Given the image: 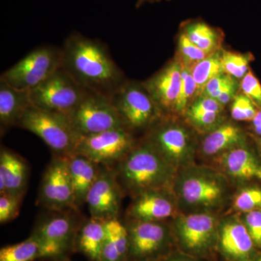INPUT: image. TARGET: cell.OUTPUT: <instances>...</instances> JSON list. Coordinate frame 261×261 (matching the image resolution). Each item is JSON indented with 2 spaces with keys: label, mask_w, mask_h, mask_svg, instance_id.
I'll return each instance as SVG.
<instances>
[{
  "label": "cell",
  "mask_w": 261,
  "mask_h": 261,
  "mask_svg": "<svg viewBox=\"0 0 261 261\" xmlns=\"http://www.w3.org/2000/svg\"><path fill=\"white\" fill-rule=\"evenodd\" d=\"M257 112V106L245 94H237L233 99L231 115L235 121H252Z\"/></svg>",
  "instance_id": "obj_33"
},
{
  "label": "cell",
  "mask_w": 261,
  "mask_h": 261,
  "mask_svg": "<svg viewBox=\"0 0 261 261\" xmlns=\"http://www.w3.org/2000/svg\"><path fill=\"white\" fill-rule=\"evenodd\" d=\"M221 59L223 70L226 74L236 80H242L248 73L249 65L253 56L250 53L241 54L222 49Z\"/></svg>",
  "instance_id": "obj_29"
},
{
  "label": "cell",
  "mask_w": 261,
  "mask_h": 261,
  "mask_svg": "<svg viewBox=\"0 0 261 261\" xmlns=\"http://www.w3.org/2000/svg\"><path fill=\"white\" fill-rule=\"evenodd\" d=\"M172 231L181 251L203 259L217 250L219 226L207 212L190 213L175 219Z\"/></svg>",
  "instance_id": "obj_7"
},
{
  "label": "cell",
  "mask_w": 261,
  "mask_h": 261,
  "mask_svg": "<svg viewBox=\"0 0 261 261\" xmlns=\"http://www.w3.org/2000/svg\"><path fill=\"white\" fill-rule=\"evenodd\" d=\"M42 260L39 243L31 235L27 240L6 245L0 250V261H36Z\"/></svg>",
  "instance_id": "obj_28"
},
{
  "label": "cell",
  "mask_w": 261,
  "mask_h": 261,
  "mask_svg": "<svg viewBox=\"0 0 261 261\" xmlns=\"http://www.w3.org/2000/svg\"><path fill=\"white\" fill-rule=\"evenodd\" d=\"M245 144L246 137L240 127L232 123H222L205 136L201 152L206 157L219 156L230 149L245 147Z\"/></svg>",
  "instance_id": "obj_22"
},
{
  "label": "cell",
  "mask_w": 261,
  "mask_h": 261,
  "mask_svg": "<svg viewBox=\"0 0 261 261\" xmlns=\"http://www.w3.org/2000/svg\"><path fill=\"white\" fill-rule=\"evenodd\" d=\"M23 197L13 194L0 195V224L9 223L18 216Z\"/></svg>",
  "instance_id": "obj_35"
},
{
  "label": "cell",
  "mask_w": 261,
  "mask_h": 261,
  "mask_svg": "<svg viewBox=\"0 0 261 261\" xmlns=\"http://www.w3.org/2000/svg\"><path fill=\"white\" fill-rule=\"evenodd\" d=\"M240 88L257 108H261V84L250 70L242 79Z\"/></svg>",
  "instance_id": "obj_36"
},
{
  "label": "cell",
  "mask_w": 261,
  "mask_h": 261,
  "mask_svg": "<svg viewBox=\"0 0 261 261\" xmlns=\"http://www.w3.org/2000/svg\"><path fill=\"white\" fill-rule=\"evenodd\" d=\"M208 56L193 44L184 33H180L178 42V58H176L182 66L190 68Z\"/></svg>",
  "instance_id": "obj_31"
},
{
  "label": "cell",
  "mask_w": 261,
  "mask_h": 261,
  "mask_svg": "<svg viewBox=\"0 0 261 261\" xmlns=\"http://www.w3.org/2000/svg\"><path fill=\"white\" fill-rule=\"evenodd\" d=\"M37 200L39 205L51 212L78 209L68 171V158L53 155L43 175Z\"/></svg>",
  "instance_id": "obj_13"
},
{
  "label": "cell",
  "mask_w": 261,
  "mask_h": 261,
  "mask_svg": "<svg viewBox=\"0 0 261 261\" xmlns=\"http://www.w3.org/2000/svg\"><path fill=\"white\" fill-rule=\"evenodd\" d=\"M68 171L77 208L86 204L91 188L97 180L100 165L80 154L68 158Z\"/></svg>",
  "instance_id": "obj_21"
},
{
  "label": "cell",
  "mask_w": 261,
  "mask_h": 261,
  "mask_svg": "<svg viewBox=\"0 0 261 261\" xmlns=\"http://www.w3.org/2000/svg\"><path fill=\"white\" fill-rule=\"evenodd\" d=\"M239 87L240 86L239 85L238 81L236 79L233 78L211 98L217 100L223 106H226L230 102H232L233 99L236 97Z\"/></svg>",
  "instance_id": "obj_39"
},
{
  "label": "cell",
  "mask_w": 261,
  "mask_h": 261,
  "mask_svg": "<svg viewBox=\"0 0 261 261\" xmlns=\"http://www.w3.org/2000/svg\"><path fill=\"white\" fill-rule=\"evenodd\" d=\"M137 141L123 128L81 137L75 154L88 158L100 166L113 167L129 153Z\"/></svg>",
  "instance_id": "obj_12"
},
{
  "label": "cell",
  "mask_w": 261,
  "mask_h": 261,
  "mask_svg": "<svg viewBox=\"0 0 261 261\" xmlns=\"http://www.w3.org/2000/svg\"><path fill=\"white\" fill-rule=\"evenodd\" d=\"M162 1V0H138L137 3V8H140L142 5L145 4L146 3H159V2ZM166 1H169V0H166Z\"/></svg>",
  "instance_id": "obj_43"
},
{
  "label": "cell",
  "mask_w": 261,
  "mask_h": 261,
  "mask_svg": "<svg viewBox=\"0 0 261 261\" xmlns=\"http://www.w3.org/2000/svg\"><path fill=\"white\" fill-rule=\"evenodd\" d=\"M37 135L53 154L68 158L75 153L81 136L73 128L69 116L31 106L18 126Z\"/></svg>",
  "instance_id": "obj_4"
},
{
  "label": "cell",
  "mask_w": 261,
  "mask_h": 261,
  "mask_svg": "<svg viewBox=\"0 0 261 261\" xmlns=\"http://www.w3.org/2000/svg\"><path fill=\"white\" fill-rule=\"evenodd\" d=\"M163 261H202V259L192 256L179 250L171 252Z\"/></svg>",
  "instance_id": "obj_41"
},
{
  "label": "cell",
  "mask_w": 261,
  "mask_h": 261,
  "mask_svg": "<svg viewBox=\"0 0 261 261\" xmlns=\"http://www.w3.org/2000/svg\"><path fill=\"white\" fill-rule=\"evenodd\" d=\"M106 234V221L89 218L79 228L75 251L83 254L90 261H99Z\"/></svg>",
  "instance_id": "obj_23"
},
{
  "label": "cell",
  "mask_w": 261,
  "mask_h": 261,
  "mask_svg": "<svg viewBox=\"0 0 261 261\" xmlns=\"http://www.w3.org/2000/svg\"><path fill=\"white\" fill-rule=\"evenodd\" d=\"M252 126L257 135L261 136V110L257 111L256 115L252 119Z\"/></svg>",
  "instance_id": "obj_42"
},
{
  "label": "cell",
  "mask_w": 261,
  "mask_h": 261,
  "mask_svg": "<svg viewBox=\"0 0 261 261\" xmlns=\"http://www.w3.org/2000/svg\"><path fill=\"white\" fill-rule=\"evenodd\" d=\"M224 107L216 99L207 96L200 95L195 98L187 108L186 113L223 112Z\"/></svg>",
  "instance_id": "obj_37"
},
{
  "label": "cell",
  "mask_w": 261,
  "mask_h": 261,
  "mask_svg": "<svg viewBox=\"0 0 261 261\" xmlns=\"http://www.w3.org/2000/svg\"><path fill=\"white\" fill-rule=\"evenodd\" d=\"M69 118L81 137L123 128L111 99L92 92L87 93Z\"/></svg>",
  "instance_id": "obj_14"
},
{
  "label": "cell",
  "mask_w": 261,
  "mask_h": 261,
  "mask_svg": "<svg viewBox=\"0 0 261 261\" xmlns=\"http://www.w3.org/2000/svg\"><path fill=\"white\" fill-rule=\"evenodd\" d=\"M228 189L223 175L211 168L192 166L176 175L173 185L175 197L190 213L207 212L221 205Z\"/></svg>",
  "instance_id": "obj_3"
},
{
  "label": "cell",
  "mask_w": 261,
  "mask_h": 261,
  "mask_svg": "<svg viewBox=\"0 0 261 261\" xmlns=\"http://www.w3.org/2000/svg\"><path fill=\"white\" fill-rule=\"evenodd\" d=\"M171 190H150L136 196L127 210L128 220L164 221L173 217L177 201Z\"/></svg>",
  "instance_id": "obj_17"
},
{
  "label": "cell",
  "mask_w": 261,
  "mask_h": 261,
  "mask_svg": "<svg viewBox=\"0 0 261 261\" xmlns=\"http://www.w3.org/2000/svg\"><path fill=\"white\" fill-rule=\"evenodd\" d=\"M129 238L127 261H163L176 244L172 228L164 221L128 220Z\"/></svg>",
  "instance_id": "obj_8"
},
{
  "label": "cell",
  "mask_w": 261,
  "mask_h": 261,
  "mask_svg": "<svg viewBox=\"0 0 261 261\" xmlns=\"http://www.w3.org/2000/svg\"><path fill=\"white\" fill-rule=\"evenodd\" d=\"M181 32L207 55L212 54L220 49L222 39L221 33L203 20H190L185 22L182 23Z\"/></svg>",
  "instance_id": "obj_26"
},
{
  "label": "cell",
  "mask_w": 261,
  "mask_h": 261,
  "mask_svg": "<svg viewBox=\"0 0 261 261\" xmlns=\"http://www.w3.org/2000/svg\"><path fill=\"white\" fill-rule=\"evenodd\" d=\"M232 79L233 77L230 76V75L226 74L225 73L214 77V79H212V80L209 81L206 84L205 87L202 89V93H201L200 95L212 97L215 94L219 92Z\"/></svg>",
  "instance_id": "obj_40"
},
{
  "label": "cell",
  "mask_w": 261,
  "mask_h": 261,
  "mask_svg": "<svg viewBox=\"0 0 261 261\" xmlns=\"http://www.w3.org/2000/svg\"><path fill=\"white\" fill-rule=\"evenodd\" d=\"M125 129L149 132L163 118L161 110L143 84L125 81L111 97Z\"/></svg>",
  "instance_id": "obj_5"
},
{
  "label": "cell",
  "mask_w": 261,
  "mask_h": 261,
  "mask_svg": "<svg viewBox=\"0 0 261 261\" xmlns=\"http://www.w3.org/2000/svg\"><path fill=\"white\" fill-rule=\"evenodd\" d=\"M182 65L177 58L142 82L163 116L174 113L181 82Z\"/></svg>",
  "instance_id": "obj_16"
},
{
  "label": "cell",
  "mask_w": 261,
  "mask_h": 261,
  "mask_svg": "<svg viewBox=\"0 0 261 261\" xmlns=\"http://www.w3.org/2000/svg\"><path fill=\"white\" fill-rule=\"evenodd\" d=\"M197 97L198 94L197 84L192 76L191 71L190 68L182 66L181 87L174 113L182 114L186 113L187 108Z\"/></svg>",
  "instance_id": "obj_30"
},
{
  "label": "cell",
  "mask_w": 261,
  "mask_h": 261,
  "mask_svg": "<svg viewBox=\"0 0 261 261\" xmlns=\"http://www.w3.org/2000/svg\"><path fill=\"white\" fill-rule=\"evenodd\" d=\"M114 168L123 192L132 197L150 190H171L177 174L145 137Z\"/></svg>",
  "instance_id": "obj_2"
},
{
  "label": "cell",
  "mask_w": 261,
  "mask_h": 261,
  "mask_svg": "<svg viewBox=\"0 0 261 261\" xmlns=\"http://www.w3.org/2000/svg\"><path fill=\"white\" fill-rule=\"evenodd\" d=\"M123 193L115 168L100 166L86 202L90 217L106 221L119 218Z\"/></svg>",
  "instance_id": "obj_15"
},
{
  "label": "cell",
  "mask_w": 261,
  "mask_h": 261,
  "mask_svg": "<svg viewBox=\"0 0 261 261\" xmlns=\"http://www.w3.org/2000/svg\"><path fill=\"white\" fill-rule=\"evenodd\" d=\"M219 163L228 176L236 179H248L260 169L255 156L245 147H236L221 154Z\"/></svg>",
  "instance_id": "obj_25"
},
{
  "label": "cell",
  "mask_w": 261,
  "mask_h": 261,
  "mask_svg": "<svg viewBox=\"0 0 261 261\" xmlns=\"http://www.w3.org/2000/svg\"><path fill=\"white\" fill-rule=\"evenodd\" d=\"M255 247L244 223L230 219L219 226L217 250L228 261H252Z\"/></svg>",
  "instance_id": "obj_18"
},
{
  "label": "cell",
  "mask_w": 261,
  "mask_h": 261,
  "mask_svg": "<svg viewBox=\"0 0 261 261\" xmlns=\"http://www.w3.org/2000/svg\"><path fill=\"white\" fill-rule=\"evenodd\" d=\"M58 261H71V260H70L69 258H65V259H63V260H58Z\"/></svg>",
  "instance_id": "obj_46"
},
{
  "label": "cell",
  "mask_w": 261,
  "mask_h": 261,
  "mask_svg": "<svg viewBox=\"0 0 261 261\" xmlns=\"http://www.w3.org/2000/svg\"><path fill=\"white\" fill-rule=\"evenodd\" d=\"M145 138L171 166H190L196 151L195 138L186 127L163 118L147 132Z\"/></svg>",
  "instance_id": "obj_11"
},
{
  "label": "cell",
  "mask_w": 261,
  "mask_h": 261,
  "mask_svg": "<svg viewBox=\"0 0 261 261\" xmlns=\"http://www.w3.org/2000/svg\"><path fill=\"white\" fill-rule=\"evenodd\" d=\"M187 119L197 129L210 132L223 123V112L186 113Z\"/></svg>",
  "instance_id": "obj_34"
},
{
  "label": "cell",
  "mask_w": 261,
  "mask_h": 261,
  "mask_svg": "<svg viewBox=\"0 0 261 261\" xmlns=\"http://www.w3.org/2000/svg\"><path fill=\"white\" fill-rule=\"evenodd\" d=\"M29 167L27 161L14 151L0 149V195H23L27 192Z\"/></svg>",
  "instance_id": "obj_19"
},
{
  "label": "cell",
  "mask_w": 261,
  "mask_h": 261,
  "mask_svg": "<svg viewBox=\"0 0 261 261\" xmlns=\"http://www.w3.org/2000/svg\"><path fill=\"white\" fill-rule=\"evenodd\" d=\"M256 176L261 180V168L258 170V171H257Z\"/></svg>",
  "instance_id": "obj_45"
},
{
  "label": "cell",
  "mask_w": 261,
  "mask_h": 261,
  "mask_svg": "<svg viewBox=\"0 0 261 261\" xmlns=\"http://www.w3.org/2000/svg\"><path fill=\"white\" fill-rule=\"evenodd\" d=\"M29 92L13 88L0 80V127L1 134L18 126L27 110L32 106Z\"/></svg>",
  "instance_id": "obj_20"
},
{
  "label": "cell",
  "mask_w": 261,
  "mask_h": 261,
  "mask_svg": "<svg viewBox=\"0 0 261 261\" xmlns=\"http://www.w3.org/2000/svg\"><path fill=\"white\" fill-rule=\"evenodd\" d=\"M197 87V94L200 96L206 84L220 74L224 73L221 59V50L206 57L205 59L196 63L190 68Z\"/></svg>",
  "instance_id": "obj_27"
},
{
  "label": "cell",
  "mask_w": 261,
  "mask_h": 261,
  "mask_svg": "<svg viewBox=\"0 0 261 261\" xmlns=\"http://www.w3.org/2000/svg\"><path fill=\"white\" fill-rule=\"evenodd\" d=\"M106 240L99 261H127L129 238L125 223L119 218L106 221Z\"/></svg>",
  "instance_id": "obj_24"
},
{
  "label": "cell",
  "mask_w": 261,
  "mask_h": 261,
  "mask_svg": "<svg viewBox=\"0 0 261 261\" xmlns=\"http://www.w3.org/2000/svg\"><path fill=\"white\" fill-rule=\"evenodd\" d=\"M245 224L256 247L261 248V210L246 213Z\"/></svg>",
  "instance_id": "obj_38"
},
{
  "label": "cell",
  "mask_w": 261,
  "mask_h": 261,
  "mask_svg": "<svg viewBox=\"0 0 261 261\" xmlns=\"http://www.w3.org/2000/svg\"><path fill=\"white\" fill-rule=\"evenodd\" d=\"M29 92L34 107L69 116L89 92L61 66L45 82Z\"/></svg>",
  "instance_id": "obj_10"
},
{
  "label": "cell",
  "mask_w": 261,
  "mask_h": 261,
  "mask_svg": "<svg viewBox=\"0 0 261 261\" xmlns=\"http://www.w3.org/2000/svg\"><path fill=\"white\" fill-rule=\"evenodd\" d=\"M53 213L38 223L31 234L39 243L42 260L69 258L75 252V238L81 224L67 211Z\"/></svg>",
  "instance_id": "obj_9"
},
{
  "label": "cell",
  "mask_w": 261,
  "mask_h": 261,
  "mask_svg": "<svg viewBox=\"0 0 261 261\" xmlns=\"http://www.w3.org/2000/svg\"><path fill=\"white\" fill-rule=\"evenodd\" d=\"M61 66V48L40 46L3 72L0 80L13 88L30 92L45 82Z\"/></svg>",
  "instance_id": "obj_6"
},
{
  "label": "cell",
  "mask_w": 261,
  "mask_h": 261,
  "mask_svg": "<svg viewBox=\"0 0 261 261\" xmlns=\"http://www.w3.org/2000/svg\"><path fill=\"white\" fill-rule=\"evenodd\" d=\"M61 50L62 67L87 92L111 99L126 81L107 45L99 39L73 32Z\"/></svg>",
  "instance_id": "obj_1"
},
{
  "label": "cell",
  "mask_w": 261,
  "mask_h": 261,
  "mask_svg": "<svg viewBox=\"0 0 261 261\" xmlns=\"http://www.w3.org/2000/svg\"><path fill=\"white\" fill-rule=\"evenodd\" d=\"M260 150H261V140L260 141Z\"/></svg>",
  "instance_id": "obj_47"
},
{
  "label": "cell",
  "mask_w": 261,
  "mask_h": 261,
  "mask_svg": "<svg viewBox=\"0 0 261 261\" xmlns=\"http://www.w3.org/2000/svg\"><path fill=\"white\" fill-rule=\"evenodd\" d=\"M235 210L246 214L261 209V190L250 187L242 190L233 200Z\"/></svg>",
  "instance_id": "obj_32"
},
{
  "label": "cell",
  "mask_w": 261,
  "mask_h": 261,
  "mask_svg": "<svg viewBox=\"0 0 261 261\" xmlns=\"http://www.w3.org/2000/svg\"><path fill=\"white\" fill-rule=\"evenodd\" d=\"M252 261H261V253L258 254L255 256V259Z\"/></svg>",
  "instance_id": "obj_44"
}]
</instances>
